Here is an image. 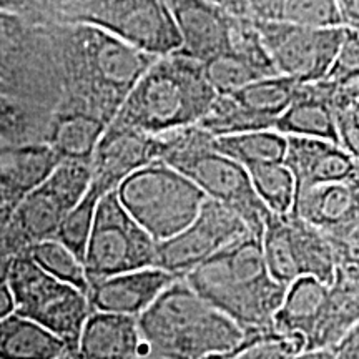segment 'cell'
Returning <instances> with one entry per match:
<instances>
[{
	"mask_svg": "<svg viewBox=\"0 0 359 359\" xmlns=\"http://www.w3.org/2000/svg\"><path fill=\"white\" fill-rule=\"evenodd\" d=\"M42 22L48 27L60 77L57 111H79L110 125L156 57L95 27Z\"/></svg>",
	"mask_w": 359,
	"mask_h": 359,
	"instance_id": "6da1fadb",
	"label": "cell"
},
{
	"mask_svg": "<svg viewBox=\"0 0 359 359\" xmlns=\"http://www.w3.org/2000/svg\"><path fill=\"white\" fill-rule=\"evenodd\" d=\"M243 334L273 330L286 288L269 276L262 238L246 235L183 278Z\"/></svg>",
	"mask_w": 359,
	"mask_h": 359,
	"instance_id": "7a4b0ae2",
	"label": "cell"
},
{
	"mask_svg": "<svg viewBox=\"0 0 359 359\" xmlns=\"http://www.w3.org/2000/svg\"><path fill=\"white\" fill-rule=\"evenodd\" d=\"M217 93L203 65L183 53L156 58L128 93L114 122L138 132L158 135L200 125Z\"/></svg>",
	"mask_w": 359,
	"mask_h": 359,
	"instance_id": "3957f363",
	"label": "cell"
},
{
	"mask_svg": "<svg viewBox=\"0 0 359 359\" xmlns=\"http://www.w3.org/2000/svg\"><path fill=\"white\" fill-rule=\"evenodd\" d=\"M147 351L165 359H208L228 354L243 341L230 318L177 280L138 318Z\"/></svg>",
	"mask_w": 359,
	"mask_h": 359,
	"instance_id": "277c9868",
	"label": "cell"
},
{
	"mask_svg": "<svg viewBox=\"0 0 359 359\" xmlns=\"http://www.w3.org/2000/svg\"><path fill=\"white\" fill-rule=\"evenodd\" d=\"M35 20L80 24L100 29L151 57L180 52V39L168 2L160 0H53L7 2Z\"/></svg>",
	"mask_w": 359,
	"mask_h": 359,
	"instance_id": "5b68a950",
	"label": "cell"
},
{
	"mask_svg": "<svg viewBox=\"0 0 359 359\" xmlns=\"http://www.w3.org/2000/svg\"><path fill=\"white\" fill-rule=\"evenodd\" d=\"M0 93L50 122L62 102L48 27L0 2Z\"/></svg>",
	"mask_w": 359,
	"mask_h": 359,
	"instance_id": "8992f818",
	"label": "cell"
},
{
	"mask_svg": "<svg viewBox=\"0 0 359 359\" xmlns=\"http://www.w3.org/2000/svg\"><path fill=\"white\" fill-rule=\"evenodd\" d=\"M158 140L160 161L191 180L206 198L236 213L251 235L263 236L271 213L255 193L246 168L215 148V137L196 125L158 135Z\"/></svg>",
	"mask_w": 359,
	"mask_h": 359,
	"instance_id": "52a82bcc",
	"label": "cell"
},
{
	"mask_svg": "<svg viewBox=\"0 0 359 359\" xmlns=\"http://www.w3.org/2000/svg\"><path fill=\"white\" fill-rule=\"evenodd\" d=\"M116 195L130 217L158 245L190 226L208 200L191 180L160 160L125 180Z\"/></svg>",
	"mask_w": 359,
	"mask_h": 359,
	"instance_id": "ba28073f",
	"label": "cell"
},
{
	"mask_svg": "<svg viewBox=\"0 0 359 359\" xmlns=\"http://www.w3.org/2000/svg\"><path fill=\"white\" fill-rule=\"evenodd\" d=\"M7 286L13 313L50 331L72 353L77 351L80 334L92 314L87 294L45 273L27 253L8 263Z\"/></svg>",
	"mask_w": 359,
	"mask_h": 359,
	"instance_id": "9c48e42d",
	"label": "cell"
},
{
	"mask_svg": "<svg viewBox=\"0 0 359 359\" xmlns=\"http://www.w3.org/2000/svg\"><path fill=\"white\" fill-rule=\"evenodd\" d=\"M92 161L62 160L39 188L17 205L7 228V250L12 258L55 235L67 215L92 185Z\"/></svg>",
	"mask_w": 359,
	"mask_h": 359,
	"instance_id": "30bf717a",
	"label": "cell"
},
{
	"mask_svg": "<svg viewBox=\"0 0 359 359\" xmlns=\"http://www.w3.org/2000/svg\"><path fill=\"white\" fill-rule=\"evenodd\" d=\"M158 243L120 203L116 191L98 201L83 266L90 285L105 278L156 268Z\"/></svg>",
	"mask_w": 359,
	"mask_h": 359,
	"instance_id": "8fae6325",
	"label": "cell"
},
{
	"mask_svg": "<svg viewBox=\"0 0 359 359\" xmlns=\"http://www.w3.org/2000/svg\"><path fill=\"white\" fill-rule=\"evenodd\" d=\"M278 75L298 83H318L333 69L346 30L285 24H255Z\"/></svg>",
	"mask_w": 359,
	"mask_h": 359,
	"instance_id": "7c38bea8",
	"label": "cell"
},
{
	"mask_svg": "<svg viewBox=\"0 0 359 359\" xmlns=\"http://www.w3.org/2000/svg\"><path fill=\"white\" fill-rule=\"evenodd\" d=\"M250 235L243 219L213 200H206L190 226L158 245L156 268L183 280L188 273Z\"/></svg>",
	"mask_w": 359,
	"mask_h": 359,
	"instance_id": "4fadbf2b",
	"label": "cell"
},
{
	"mask_svg": "<svg viewBox=\"0 0 359 359\" xmlns=\"http://www.w3.org/2000/svg\"><path fill=\"white\" fill-rule=\"evenodd\" d=\"M158 160V137L111 122L92 156V185L102 195L116 191L135 172Z\"/></svg>",
	"mask_w": 359,
	"mask_h": 359,
	"instance_id": "5bb4252c",
	"label": "cell"
},
{
	"mask_svg": "<svg viewBox=\"0 0 359 359\" xmlns=\"http://www.w3.org/2000/svg\"><path fill=\"white\" fill-rule=\"evenodd\" d=\"M182 48L180 53L206 64L230 52V15L212 0H170Z\"/></svg>",
	"mask_w": 359,
	"mask_h": 359,
	"instance_id": "9a60e30c",
	"label": "cell"
},
{
	"mask_svg": "<svg viewBox=\"0 0 359 359\" xmlns=\"http://www.w3.org/2000/svg\"><path fill=\"white\" fill-rule=\"evenodd\" d=\"M177 280L160 268L140 269L92 283L87 298L92 313L140 318Z\"/></svg>",
	"mask_w": 359,
	"mask_h": 359,
	"instance_id": "2e32d148",
	"label": "cell"
},
{
	"mask_svg": "<svg viewBox=\"0 0 359 359\" xmlns=\"http://www.w3.org/2000/svg\"><path fill=\"white\" fill-rule=\"evenodd\" d=\"M286 138L288 147L283 165L293 175L296 191L323 183L344 182L359 173V165L336 143L314 138Z\"/></svg>",
	"mask_w": 359,
	"mask_h": 359,
	"instance_id": "e0dca14e",
	"label": "cell"
},
{
	"mask_svg": "<svg viewBox=\"0 0 359 359\" xmlns=\"http://www.w3.org/2000/svg\"><path fill=\"white\" fill-rule=\"evenodd\" d=\"M291 215L323 233L359 222V173L344 182L296 191Z\"/></svg>",
	"mask_w": 359,
	"mask_h": 359,
	"instance_id": "ac0fdd59",
	"label": "cell"
},
{
	"mask_svg": "<svg viewBox=\"0 0 359 359\" xmlns=\"http://www.w3.org/2000/svg\"><path fill=\"white\" fill-rule=\"evenodd\" d=\"M228 15L253 24H285L313 29L341 27L336 0H228Z\"/></svg>",
	"mask_w": 359,
	"mask_h": 359,
	"instance_id": "d6986e66",
	"label": "cell"
},
{
	"mask_svg": "<svg viewBox=\"0 0 359 359\" xmlns=\"http://www.w3.org/2000/svg\"><path fill=\"white\" fill-rule=\"evenodd\" d=\"M145 351L138 318L92 313L80 334V359H138Z\"/></svg>",
	"mask_w": 359,
	"mask_h": 359,
	"instance_id": "ffe728a7",
	"label": "cell"
},
{
	"mask_svg": "<svg viewBox=\"0 0 359 359\" xmlns=\"http://www.w3.org/2000/svg\"><path fill=\"white\" fill-rule=\"evenodd\" d=\"M60 161L47 143L0 148V191L19 205L50 177Z\"/></svg>",
	"mask_w": 359,
	"mask_h": 359,
	"instance_id": "44dd1931",
	"label": "cell"
},
{
	"mask_svg": "<svg viewBox=\"0 0 359 359\" xmlns=\"http://www.w3.org/2000/svg\"><path fill=\"white\" fill-rule=\"evenodd\" d=\"M359 325V281L336 275L316 330L306 341V351H333Z\"/></svg>",
	"mask_w": 359,
	"mask_h": 359,
	"instance_id": "7402d4cb",
	"label": "cell"
},
{
	"mask_svg": "<svg viewBox=\"0 0 359 359\" xmlns=\"http://www.w3.org/2000/svg\"><path fill=\"white\" fill-rule=\"evenodd\" d=\"M275 130L285 137L314 138L339 145L333 109L326 100L320 82L302 85L299 95L278 118Z\"/></svg>",
	"mask_w": 359,
	"mask_h": 359,
	"instance_id": "603a6c76",
	"label": "cell"
},
{
	"mask_svg": "<svg viewBox=\"0 0 359 359\" xmlns=\"http://www.w3.org/2000/svg\"><path fill=\"white\" fill-rule=\"evenodd\" d=\"M330 286L314 278H299L286 288L285 298L273 320V331L309 339L325 311Z\"/></svg>",
	"mask_w": 359,
	"mask_h": 359,
	"instance_id": "cb8c5ba5",
	"label": "cell"
},
{
	"mask_svg": "<svg viewBox=\"0 0 359 359\" xmlns=\"http://www.w3.org/2000/svg\"><path fill=\"white\" fill-rule=\"evenodd\" d=\"M109 125L79 111H57L47 132V143L60 160L92 161Z\"/></svg>",
	"mask_w": 359,
	"mask_h": 359,
	"instance_id": "d4e9b609",
	"label": "cell"
},
{
	"mask_svg": "<svg viewBox=\"0 0 359 359\" xmlns=\"http://www.w3.org/2000/svg\"><path fill=\"white\" fill-rule=\"evenodd\" d=\"M69 353L60 338L17 313L0 321V359H62Z\"/></svg>",
	"mask_w": 359,
	"mask_h": 359,
	"instance_id": "484cf974",
	"label": "cell"
},
{
	"mask_svg": "<svg viewBox=\"0 0 359 359\" xmlns=\"http://www.w3.org/2000/svg\"><path fill=\"white\" fill-rule=\"evenodd\" d=\"M213 145L219 154L235 160L241 167L283 163L286 156L288 138L276 130H262L215 138Z\"/></svg>",
	"mask_w": 359,
	"mask_h": 359,
	"instance_id": "4316f807",
	"label": "cell"
},
{
	"mask_svg": "<svg viewBox=\"0 0 359 359\" xmlns=\"http://www.w3.org/2000/svg\"><path fill=\"white\" fill-rule=\"evenodd\" d=\"M288 223L302 276L314 278L327 286L333 285L336 263L333 250L325 233L304 223L303 219L293 217L291 213L288 215Z\"/></svg>",
	"mask_w": 359,
	"mask_h": 359,
	"instance_id": "83f0119b",
	"label": "cell"
},
{
	"mask_svg": "<svg viewBox=\"0 0 359 359\" xmlns=\"http://www.w3.org/2000/svg\"><path fill=\"white\" fill-rule=\"evenodd\" d=\"M302 85L303 83L294 82L288 77L276 75V77L259 79L235 95L228 97L235 98L238 105L243 107L250 114L262 116L276 125L278 118L290 109L291 103L299 95Z\"/></svg>",
	"mask_w": 359,
	"mask_h": 359,
	"instance_id": "f1b7e54d",
	"label": "cell"
},
{
	"mask_svg": "<svg viewBox=\"0 0 359 359\" xmlns=\"http://www.w3.org/2000/svg\"><path fill=\"white\" fill-rule=\"evenodd\" d=\"M262 250L269 276L283 288H288L296 280L303 278L294 253L288 215L286 217L269 215L264 223Z\"/></svg>",
	"mask_w": 359,
	"mask_h": 359,
	"instance_id": "f546056e",
	"label": "cell"
},
{
	"mask_svg": "<svg viewBox=\"0 0 359 359\" xmlns=\"http://www.w3.org/2000/svg\"><path fill=\"white\" fill-rule=\"evenodd\" d=\"M251 185L262 203L269 213L286 217L291 213L294 203L296 185L293 175L283 163L257 165L246 168Z\"/></svg>",
	"mask_w": 359,
	"mask_h": 359,
	"instance_id": "4dcf8cb0",
	"label": "cell"
},
{
	"mask_svg": "<svg viewBox=\"0 0 359 359\" xmlns=\"http://www.w3.org/2000/svg\"><path fill=\"white\" fill-rule=\"evenodd\" d=\"M48 125V120L0 93V148L45 143Z\"/></svg>",
	"mask_w": 359,
	"mask_h": 359,
	"instance_id": "1f68e13d",
	"label": "cell"
},
{
	"mask_svg": "<svg viewBox=\"0 0 359 359\" xmlns=\"http://www.w3.org/2000/svg\"><path fill=\"white\" fill-rule=\"evenodd\" d=\"M30 258L43 269L45 273L57 280L74 286L83 294H88L90 281L85 266L69 248L58 243L57 240H47L35 245L27 251Z\"/></svg>",
	"mask_w": 359,
	"mask_h": 359,
	"instance_id": "d6a6232c",
	"label": "cell"
},
{
	"mask_svg": "<svg viewBox=\"0 0 359 359\" xmlns=\"http://www.w3.org/2000/svg\"><path fill=\"white\" fill-rule=\"evenodd\" d=\"M303 353H306V341L302 336L269 330L245 334L240 346L224 354V359H296Z\"/></svg>",
	"mask_w": 359,
	"mask_h": 359,
	"instance_id": "836d02e7",
	"label": "cell"
},
{
	"mask_svg": "<svg viewBox=\"0 0 359 359\" xmlns=\"http://www.w3.org/2000/svg\"><path fill=\"white\" fill-rule=\"evenodd\" d=\"M102 196L103 195L95 187L90 185L87 195L67 215L55 235V240L58 243L69 248L82 263L85 258V251H87L90 235H92L93 222H95L98 201H100Z\"/></svg>",
	"mask_w": 359,
	"mask_h": 359,
	"instance_id": "e575fe53",
	"label": "cell"
},
{
	"mask_svg": "<svg viewBox=\"0 0 359 359\" xmlns=\"http://www.w3.org/2000/svg\"><path fill=\"white\" fill-rule=\"evenodd\" d=\"M230 50L243 58L262 79L276 77L278 72L271 57L264 47L257 25L250 20L236 19L230 15Z\"/></svg>",
	"mask_w": 359,
	"mask_h": 359,
	"instance_id": "d590c367",
	"label": "cell"
},
{
	"mask_svg": "<svg viewBox=\"0 0 359 359\" xmlns=\"http://www.w3.org/2000/svg\"><path fill=\"white\" fill-rule=\"evenodd\" d=\"M205 77L218 97L235 95V93L257 82L262 77L231 50L203 64Z\"/></svg>",
	"mask_w": 359,
	"mask_h": 359,
	"instance_id": "8d00e7d4",
	"label": "cell"
},
{
	"mask_svg": "<svg viewBox=\"0 0 359 359\" xmlns=\"http://www.w3.org/2000/svg\"><path fill=\"white\" fill-rule=\"evenodd\" d=\"M336 263V275L359 281V222L325 233Z\"/></svg>",
	"mask_w": 359,
	"mask_h": 359,
	"instance_id": "74e56055",
	"label": "cell"
},
{
	"mask_svg": "<svg viewBox=\"0 0 359 359\" xmlns=\"http://www.w3.org/2000/svg\"><path fill=\"white\" fill-rule=\"evenodd\" d=\"M17 205L8 198L4 191H0V271H7L8 263H11V253L7 250V228L11 223L12 215L15 212Z\"/></svg>",
	"mask_w": 359,
	"mask_h": 359,
	"instance_id": "f35d334b",
	"label": "cell"
},
{
	"mask_svg": "<svg viewBox=\"0 0 359 359\" xmlns=\"http://www.w3.org/2000/svg\"><path fill=\"white\" fill-rule=\"evenodd\" d=\"M338 12L341 29L359 35V0H339Z\"/></svg>",
	"mask_w": 359,
	"mask_h": 359,
	"instance_id": "ab89813d",
	"label": "cell"
},
{
	"mask_svg": "<svg viewBox=\"0 0 359 359\" xmlns=\"http://www.w3.org/2000/svg\"><path fill=\"white\" fill-rule=\"evenodd\" d=\"M336 359H359V336L349 334L339 346L333 349Z\"/></svg>",
	"mask_w": 359,
	"mask_h": 359,
	"instance_id": "60d3db41",
	"label": "cell"
},
{
	"mask_svg": "<svg viewBox=\"0 0 359 359\" xmlns=\"http://www.w3.org/2000/svg\"><path fill=\"white\" fill-rule=\"evenodd\" d=\"M12 313H13V302H12L11 290H8L7 281H2L0 283V321Z\"/></svg>",
	"mask_w": 359,
	"mask_h": 359,
	"instance_id": "b9f144b4",
	"label": "cell"
},
{
	"mask_svg": "<svg viewBox=\"0 0 359 359\" xmlns=\"http://www.w3.org/2000/svg\"><path fill=\"white\" fill-rule=\"evenodd\" d=\"M296 359H336V356L330 349H323V351H306L299 354Z\"/></svg>",
	"mask_w": 359,
	"mask_h": 359,
	"instance_id": "7bdbcfd3",
	"label": "cell"
},
{
	"mask_svg": "<svg viewBox=\"0 0 359 359\" xmlns=\"http://www.w3.org/2000/svg\"><path fill=\"white\" fill-rule=\"evenodd\" d=\"M138 359H165V358H160V356H155V354H151V353H148L147 351V348H145V351H143L140 356H138Z\"/></svg>",
	"mask_w": 359,
	"mask_h": 359,
	"instance_id": "ee69618b",
	"label": "cell"
},
{
	"mask_svg": "<svg viewBox=\"0 0 359 359\" xmlns=\"http://www.w3.org/2000/svg\"><path fill=\"white\" fill-rule=\"evenodd\" d=\"M62 359H80V358L75 353H69V354H67V356H64Z\"/></svg>",
	"mask_w": 359,
	"mask_h": 359,
	"instance_id": "f6af8a7d",
	"label": "cell"
},
{
	"mask_svg": "<svg viewBox=\"0 0 359 359\" xmlns=\"http://www.w3.org/2000/svg\"><path fill=\"white\" fill-rule=\"evenodd\" d=\"M351 334H353V336H359V325H358L356 327H354V331H353Z\"/></svg>",
	"mask_w": 359,
	"mask_h": 359,
	"instance_id": "bcb514c9",
	"label": "cell"
}]
</instances>
